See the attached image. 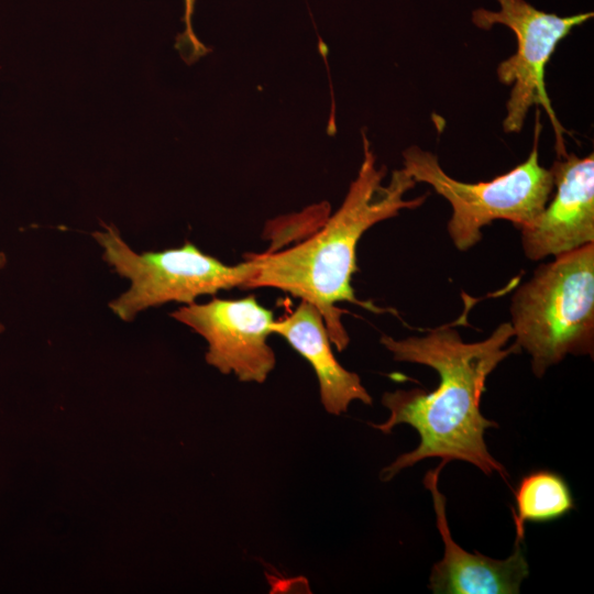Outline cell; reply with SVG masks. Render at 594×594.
Here are the masks:
<instances>
[{
  "label": "cell",
  "instance_id": "7c38bea8",
  "mask_svg": "<svg viewBox=\"0 0 594 594\" xmlns=\"http://www.w3.org/2000/svg\"><path fill=\"white\" fill-rule=\"evenodd\" d=\"M195 0H185V32L178 35L176 47L179 50L183 58L188 63H194L199 57L204 56L209 50L195 35L191 16L194 12Z\"/></svg>",
  "mask_w": 594,
  "mask_h": 594
},
{
  "label": "cell",
  "instance_id": "8992f818",
  "mask_svg": "<svg viewBox=\"0 0 594 594\" xmlns=\"http://www.w3.org/2000/svg\"><path fill=\"white\" fill-rule=\"evenodd\" d=\"M496 11L479 8L472 12V22L482 30L504 25L516 35L517 51L499 63L498 80L512 86L506 103L503 129L507 133L521 131L531 107H542L556 133V151L559 156L566 154L565 129L559 122L546 88V66L558 44L574 28L593 18V12H581L560 16L537 9L526 0H496Z\"/></svg>",
  "mask_w": 594,
  "mask_h": 594
},
{
  "label": "cell",
  "instance_id": "4fadbf2b",
  "mask_svg": "<svg viewBox=\"0 0 594 594\" xmlns=\"http://www.w3.org/2000/svg\"><path fill=\"white\" fill-rule=\"evenodd\" d=\"M6 263H7L6 254H4L3 252L0 251V270H1L2 267H4Z\"/></svg>",
  "mask_w": 594,
  "mask_h": 594
},
{
  "label": "cell",
  "instance_id": "5bb4252c",
  "mask_svg": "<svg viewBox=\"0 0 594 594\" xmlns=\"http://www.w3.org/2000/svg\"><path fill=\"white\" fill-rule=\"evenodd\" d=\"M4 330V326L0 322V333Z\"/></svg>",
  "mask_w": 594,
  "mask_h": 594
},
{
  "label": "cell",
  "instance_id": "9c48e42d",
  "mask_svg": "<svg viewBox=\"0 0 594 594\" xmlns=\"http://www.w3.org/2000/svg\"><path fill=\"white\" fill-rule=\"evenodd\" d=\"M443 460L429 470L422 482L430 492L436 524L444 544L443 557L431 568L429 588L435 594H518L529 575V565L521 542H515L513 553L504 560L471 553L452 538L446 514V497L438 483Z\"/></svg>",
  "mask_w": 594,
  "mask_h": 594
},
{
  "label": "cell",
  "instance_id": "8fae6325",
  "mask_svg": "<svg viewBox=\"0 0 594 594\" xmlns=\"http://www.w3.org/2000/svg\"><path fill=\"white\" fill-rule=\"evenodd\" d=\"M512 516L515 542L525 538L527 524H544L566 516L575 508L572 491L565 479L550 470H535L525 474L515 491Z\"/></svg>",
  "mask_w": 594,
  "mask_h": 594
},
{
  "label": "cell",
  "instance_id": "3957f363",
  "mask_svg": "<svg viewBox=\"0 0 594 594\" xmlns=\"http://www.w3.org/2000/svg\"><path fill=\"white\" fill-rule=\"evenodd\" d=\"M515 343L541 378L566 355L594 352V243L541 264L510 299Z\"/></svg>",
  "mask_w": 594,
  "mask_h": 594
},
{
  "label": "cell",
  "instance_id": "52a82bcc",
  "mask_svg": "<svg viewBox=\"0 0 594 594\" xmlns=\"http://www.w3.org/2000/svg\"><path fill=\"white\" fill-rule=\"evenodd\" d=\"M170 317L206 340L207 363L223 374L233 373L242 382L263 383L275 367V353L267 343L274 315L254 296L191 302Z\"/></svg>",
  "mask_w": 594,
  "mask_h": 594
},
{
  "label": "cell",
  "instance_id": "7a4b0ae2",
  "mask_svg": "<svg viewBox=\"0 0 594 594\" xmlns=\"http://www.w3.org/2000/svg\"><path fill=\"white\" fill-rule=\"evenodd\" d=\"M363 150V162L341 207L305 241L279 252L250 254L257 271L244 288H276L314 305L338 351L345 350L350 342L342 322L345 311L338 307L339 302H351L376 314L388 311L359 300L354 294L352 276L358 271L359 241L374 224L398 216L404 209L420 207L428 197L427 193L405 199L406 193L417 184L405 168L394 170L384 185L386 167H376L364 133Z\"/></svg>",
  "mask_w": 594,
  "mask_h": 594
},
{
  "label": "cell",
  "instance_id": "ba28073f",
  "mask_svg": "<svg viewBox=\"0 0 594 594\" xmlns=\"http://www.w3.org/2000/svg\"><path fill=\"white\" fill-rule=\"evenodd\" d=\"M556 194L540 215L520 228L531 261L558 256L594 243V155L559 156L550 168Z\"/></svg>",
  "mask_w": 594,
  "mask_h": 594
},
{
  "label": "cell",
  "instance_id": "5b68a950",
  "mask_svg": "<svg viewBox=\"0 0 594 594\" xmlns=\"http://www.w3.org/2000/svg\"><path fill=\"white\" fill-rule=\"evenodd\" d=\"M92 237L103 250V260L130 280L129 289L109 302L113 314L127 322L141 311L166 302L188 305L204 295L235 287L244 289L257 271L251 256L228 265L191 242L176 249L136 253L114 226H105Z\"/></svg>",
  "mask_w": 594,
  "mask_h": 594
},
{
  "label": "cell",
  "instance_id": "30bf717a",
  "mask_svg": "<svg viewBox=\"0 0 594 594\" xmlns=\"http://www.w3.org/2000/svg\"><path fill=\"white\" fill-rule=\"evenodd\" d=\"M271 330L284 338L311 365L327 413L339 416L354 400L372 405V396L360 376L344 369L336 359L324 320L314 305L300 300L294 311L274 320Z\"/></svg>",
  "mask_w": 594,
  "mask_h": 594
},
{
  "label": "cell",
  "instance_id": "277c9868",
  "mask_svg": "<svg viewBox=\"0 0 594 594\" xmlns=\"http://www.w3.org/2000/svg\"><path fill=\"white\" fill-rule=\"evenodd\" d=\"M540 110L527 160L488 182L464 183L448 175L436 154L411 145L403 153L404 167L416 183L430 185L452 208L448 233L464 252L482 239V228L494 220L510 221L518 229L530 224L543 210L553 189L550 169L539 163Z\"/></svg>",
  "mask_w": 594,
  "mask_h": 594
},
{
  "label": "cell",
  "instance_id": "6da1fadb",
  "mask_svg": "<svg viewBox=\"0 0 594 594\" xmlns=\"http://www.w3.org/2000/svg\"><path fill=\"white\" fill-rule=\"evenodd\" d=\"M513 338L509 322L501 323L490 337L476 342L463 341L450 326L422 337L394 339L382 334L380 342L395 361L426 365L439 375L437 388L429 393L413 388L383 394L382 404L389 417L370 426L391 433L396 426L406 424L419 435L416 449L400 454L381 471L383 482L429 458L468 462L487 476L497 473L508 482L505 466L490 453L484 438L487 428L498 425L482 415L480 404L488 375L507 356L520 352L515 342L507 346Z\"/></svg>",
  "mask_w": 594,
  "mask_h": 594
}]
</instances>
